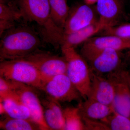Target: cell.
<instances>
[{"mask_svg":"<svg viewBox=\"0 0 130 130\" xmlns=\"http://www.w3.org/2000/svg\"><path fill=\"white\" fill-rule=\"evenodd\" d=\"M104 29L105 27L98 20L94 23L81 29L70 34L64 35L61 46L66 45L75 48L78 45L84 43L98 32Z\"/></svg>","mask_w":130,"mask_h":130,"instance_id":"17","label":"cell"},{"mask_svg":"<svg viewBox=\"0 0 130 130\" xmlns=\"http://www.w3.org/2000/svg\"><path fill=\"white\" fill-rule=\"evenodd\" d=\"M41 90L59 102L80 101L82 97L66 73L47 79Z\"/></svg>","mask_w":130,"mask_h":130,"instance_id":"6","label":"cell"},{"mask_svg":"<svg viewBox=\"0 0 130 130\" xmlns=\"http://www.w3.org/2000/svg\"><path fill=\"white\" fill-rule=\"evenodd\" d=\"M14 96L11 81L0 76V101L5 98Z\"/></svg>","mask_w":130,"mask_h":130,"instance_id":"24","label":"cell"},{"mask_svg":"<svg viewBox=\"0 0 130 130\" xmlns=\"http://www.w3.org/2000/svg\"><path fill=\"white\" fill-rule=\"evenodd\" d=\"M0 114L2 115H6L4 106H3L2 103L1 102H0Z\"/></svg>","mask_w":130,"mask_h":130,"instance_id":"27","label":"cell"},{"mask_svg":"<svg viewBox=\"0 0 130 130\" xmlns=\"http://www.w3.org/2000/svg\"><path fill=\"white\" fill-rule=\"evenodd\" d=\"M15 95L29 109L31 120L39 125L42 130H50L44 120L43 108L34 87L11 81Z\"/></svg>","mask_w":130,"mask_h":130,"instance_id":"7","label":"cell"},{"mask_svg":"<svg viewBox=\"0 0 130 130\" xmlns=\"http://www.w3.org/2000/svg\"><path fill=\"white\" fill-rule=\"evenodd\" d=\"M78 106L82 118L101 121L113 111L112 106L88 98L85 101L80 102Z\"/></svg>","mask_w":130,"mask_h":130,"instance_id":"16","label":"cell"},{"mask_svg":"<svg viewBox=\"0 0 130 130\" xmlns=\"http://www.w3.org/2000/svg\"><path fill=\"white\" fill-rule=\"evenodd\" d=\"M96 9L100 16L99 21L106 28L116 25L123 12L120 0H98Z\"/></svg>","mask_w":130,"mask_h":130,"instance_id":"13","label":"cell"},{"mask_svg":"<svg viewBox=\"0 0 130 130\" xmlns=\"http://www.w3.org/2000/svg\"><path fill=\"white\" fill-rule=\"evenodd\" d=\"M0 76L40 90L47 80L35 66L22 59L1 61Z\"/></svg>","mask_w":130,"mask_h":130,"instance_id":"4","label":"cell"},{"mask_svg":"<svg viewBox=\"0 0 130 130\" xmlns=\"http://www.w3.org/2000/svg\"><path fill=\"white\" fill-rule=\"evenodd\" d=\"M66 130H85V125L79 112V108L69 107L63 109Z\"/></svg>","mask_w":130,"mask_h":130,"instance_id":"21","label":"cell"},{"mask_svg":"<svg viewBox=\"0 0 130 130\" xmlns=\"http://www.w3.org/2000/svg\"><path fill=\"white\" fill-rule=\"evenodd\" d=\"M0 128L4 130H41L40 126L31 119L13 118L8 116L1 120Z\"/></svg>","mask_w":130,"mask_h":130,"instance_id":"20","label":"cell"},{"mask_svg":"<svg viewBox=\"0 0 130 130\" xmlns=\"http://www.w3.org/2000/svg\"><path fill=\"white\" fill-rule=\"evenodd\" d=\"M59 102L51 98L43 101L44 117L50 130H65V122L63 109Z\"/></svg>","mask_w":130,"mask_h":130,"instance_id":"15","label":"cell"},{"mask_svg":"<svg viewBox=\"0 0 130 130\" xmlns=\"http://www.w3.org/2000/svg\"><path fill=\"white\" fill-rule=\"evenodd\" d=\"M130 48V38L112 35L93 37L84 43L81 55L86 60L91 56L106 49L120 51Z\"/></svg>","mask_w":130,"mask_h":130,"instance_id":"8","label":"cell"},{"mask_svg":"<svg viewBox=\"0 0 130 130\" xmlns=\"http://www.w3.org/2000/svg\"><path fill=\"white\" fill-rule=\"evenodd\" d=\"M23 17L16 0H0V36Z\"/></svg>","mask_w":130,"mask_h":130,"instance_id":"14","label":"cell"},{"mask_svg":"<svg viewBox=\"0 0 130 130\" xmlns=\"http://www.w3.org/2000/svg\"><path fill=\"white\" fill-rule=\"evenodd\" d=\"M101 121L110 130H130V119L114 111Z\"/></svg>","mask_w":130,"mask_h":130,"instance_id":"22","label":"cell"},{"mask_svg":"<svg viewBox=\"0 0 130 130\" xmlns=\"http://www.w3.org/2000/svg\"><path fill=\"white\" fill-rule=\"evenodd\" d=\"M119 51L106 49L95 54L87 60L91 71L96 74H108L119 70L121 64Z\"/></svg>","mask_w":130,"mask_h":130,"instance_id":"11","label":"cell"},{"mask_svg":"<svg viewBox=\"0 0 130 130\" xmlns=\"http://www.w3.org/2000/svg\"><path fill=\"white\" fill-rule=\"evenodd\" d=\"M107 78L114 87L113 111L130 119V90L125 72L119 69L107 75Z\"/></svg>","mask_w":130,"mask_h":130,"instance_id":"9","label":"cell"},{"mask_svg":"<svg viewBox=\"0 0 130 130\" xmlns=\"http://www.w3.org/2000/svg\"><path fill=\"white\" fill-rule=\"evenodd\" d=\"M114 95V87L111 81L91 70L90 90L87 99L112 107Z\"/></svg>","mask_w":130,"mask_h":130,"instance_id":"12","label":"cell"},{"mask_svg":"<svg viewBox=\"0 0 130 130\" xmlns=\"http://www.w3.org/2000/svg\"><path fill=\"white\" fill-rule=\"evenodd\" d=\"M61 47L67 62V75L82 98L86 100L90 90V67L86 59L77 53L74 47L66 45Z\"/></svg>","mask_w":130,"mask_h":130,"instance_id":"3","label":"cell"},{"mask_svg":"<svg viewBox=\"0 0 130 130\" xmlns=\"http://www.w3.org/2000/svg\"><path fill=\"white\" fill-rule=\"evenodd\" d=\"M85 4L88 5H93L96 3L98 0H84Z\"/></svg>","mask_w":130,"mask_h":130,"instance_id":"26","label":"cell"},{"mask_svg":"<svg viewBox=\"0 0 130 130\" xmlns=\"http://www.w3.org/2000/svg\"><path fill=\"white\" fill-rule=\"evenodd\" d=\"M126 79H127V82H128V86H129V89L130 90V77L129 76V75H128L127 73L126 74Z\"/></svg>","mask_w":130,"mask_h":130,"instance_id":"28","label":"cell"},{"mask_svg":"<svg viewBox=\"0 0 130 130\" xmlns=\"http://www.w3.org/2000/svg\"><path fill=\"white\" fill-rule=\"evenodd\" d=\"M38 32L24 24L14 25L1 37V61L21 59L39 49L41 44Z\"/></svg>","mask_w":130,"mask_h":130,"instance_id":"2","label":"cell"},{"mask_svg":"<svg viewBox=\"0 0 130 130\" xmlns=\"http://www.w3.org/2000/svg\"><path fill=\"white\" fill-rule=\"evenodd\" d=\"M105 35H112L130 38V23L115 25L104 30Z\"/></svg>","mask_w":130,"mask_h":130,"instance_id":"23","label":"cell"},{"mask_svg":"<svg viewBox=\"0 0 130 130\" xmlns=\"http://www.w3.org/2000/svg\"><path fill=\"white\" fill-rule=\"evenodd\" d=\"M49 2L51 19L57 26L64 30L70 10L67 0H49Z\"/></svg>","mask_w":130,"mask_h":130,"instance_id":"19","label":"cell"},{"mask_svg":"<svg viewBox=\"0 0 130 130\" xmlns=\"http://www.w3.org/2000/svg\"><path fill=\"white\" fill-rule=\"evenodd\" d=\"M5 108L6 115L13 118L31 119L28 108L15 95L7 98L0 101Z\"/></svg>","mask_w":130,"mask_h":130,"instance_id":"18","label":"cell"},{"mask_svg":"<svg viewBox=\"0 0 130 130\" xmlns=\"http://www.w3.org/2000/svg\"><path fill=\"white\" fill-rule=\"evenodd\" d=\"M26 22L37 24V32L43 41L56 48L61 46L64 36L51 19L49 0H16Z\"/></svg>","mask_w":130,"mask_h":130,"instance_id":"1","label":"cell"},{"mask_svg":"<svg viewBox=\"0 0 130 130\" xmlns=\"http://www.w3.org/2000/svg\"><path fill=\"white\" fill-rule=\"evenodd\" d=\"M98 20L89 5L86 4L75 5L70 8L64 27V35L81 29Z\"/></svg>","mask_w":130,"mask_h":130,"instance_id":"10","label":"cell"},{"mask_svg":"<svg viewBox=\"0 0 130 130\" xmlns=\"http://www.w3.org/2000/svg\"><path fill=\"white\" fill-rule=\"evenodd\" d=\"M85 130H110L109 128L101 121L83 118Z\"/></svg>","mask_w":130,"mask_h":130,"instance_id":"25","label":"cell"},{"mask_svg":"<svg viewBox=\"0 0 130 130\" xmlns=\"http://www.w3.org/2000/svg\"><path fill=\"white\" fill-rule=\"evenodd\" d=\"M21 59L33 65L46 79L58 74L66 73L67 62L63 56L38 49Z\"/></svg>","mask_w":130,"mask_h":130,"instance_id":"5","label":"cell"}]
</instances>
